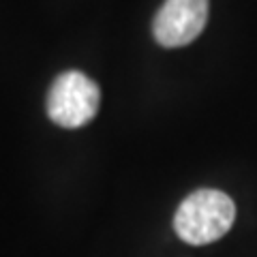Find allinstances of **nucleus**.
Returning a JSON list of instances; mask_svg holds the SVG:
<instances>
[{
    "label": "nucleus",
    "mask_w": 257,
    "mask_h": 257,
    "mask_svg": "<svg viewBox=\"0 0 257 257\" xmlns=\"http://www.w3.org/2000/svg\"><path fill=\"white\" fill-rule=\"evenodd\" d=\"M236 206L231 197L216 189H197L178 206L174 229L180 240L193 246L210 244L231 229Z\"/></svg>",
    "instance_id": "obj_1"
},
{
    "label": "nucleus",
    "mask_w": 257,
    "mask_h": 257,
    "mask_svg": "<svg viewBox=\"0 0 257 257\" xmlns=\"http://www.w3.org/2000/svg\"><path fill=\"white\" fill-rule=\"evenodd\" d=\"M101 90L82 71H64L47 92V116L62 128H79L99 111Z\"/></svg>",
    "instance_id": "obj_2"
},
{
    "label": "nucleus",
    "mask_w": 257,
    "mask_h": 257,
    "mask_svg": "<svg viewBox=\"0 0 257 257\" xmlns=\"http://www.w3.org/2000/svg\"><path fill=\"white\" fill-rule=\"evenodd\" d=\"M208 0H165L152 22V35L163 47H182L202 35L208 22Z\"/></svg>",
    "instance_id": "obj_3"
}]
</instances>
